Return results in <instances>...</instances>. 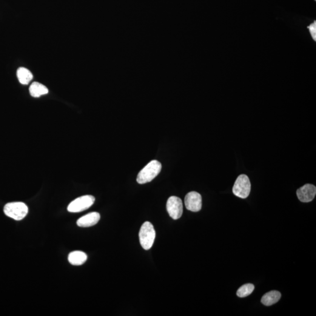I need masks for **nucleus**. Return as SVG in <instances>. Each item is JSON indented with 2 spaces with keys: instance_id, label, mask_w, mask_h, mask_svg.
Wrapping results in <instances>:
<instances>
[{
  "instance_id": "1",
  "label": "nucleus",
  "mask_w": 316,
  "mask_h": 316,
  "mask_svg": "<svg viewBox=\"0 0 316 316\" xmlns=\"http://www.w3.org/2000/svg\"><path fill=\"white\" fill-rule=\"evenodd\" d=\"M161 169L160 162L156 160L150 161L139 172L136 181L139 184L149 183L159 175Z\"/></svg>"
},
{
  "instance_id": "2",
  "label": "nucleus",
  "mask_w": 316,
  "mask_h": 316,
  "mask_svg": "<svg viewBox=\"0 0 316 316\" xmlns=\"http://www.w3.org/2000/svg\"><path fill=\"white\" fill-rule=\"evenodd\" d=\"M156 233L153 225L150 222H145L142 225L139 233V241L145 250L151 249L154 243Z\"/></svg>"
},
{
  "instance_id": "3",
  "label": "nucleus",
  "mask_w": 316,
  "mask_h": 316,
  "mask_svg": "<svg viewBox=\"0 0 316 316\" xmlns=\"http://www.w3.org/2000/svg\"><path fill=\"white\" fill-rule=\"evenodd\" d=\"M4 212L8 217L19 221L26 217L28 209L27 205L22 202H13L5 205Z\"/></svg>"
},
{
  "instance_id": "4",
  "label": "nucleus",
  "mask_w": 316,
  "mask_h": 316,
  "mask_svg": "<svg viewBox=\"0 0 316 316\" xmlns=\"http://www.w3.org/2000/svg\"><path fill=\"white\" fill-rule=\"evenodd\" d=\"M250 188L251 185L249 177L246 175H241L235 181L233 188V192L238 198L246 199L249 195Z\"/></svg>"
},
{
  "instance_id": "5",
  "label": "nucleus",
  "mask_w": 316,
  "mask_h": 316,
  "mask_svg": "<svg viewBox=\"0 0 316 316\" xmlns=\"http://www.w3.org/2000/svg\"><path fill=\"white\" fill-rule=\"evenodd\" d=\"M95 198L93 196H83L74 200L67 207V210L70 213L83 212L92 206L95 203Z\"/></svg>"
},
{
  "instance_id": "6",
  "label": "nucleus",
  "mask_w": 316,
  "mask_h": 316,
  "mask_svg": "<svg viewBox=\"0 0 316 316\" xmlns=\"http://www.w3.org/2000/svg\"><path fill=\"white\" fill-rule=\"evenodd\" d=\"M166 209L170 217L178 220L183 214V203L181 199L176 196H171L167 201Z\"/></svg>"
},
{
  "instance_id": "7",
  "label": "nucleus",
  "mask_w": 316,
  "mask_h": 316,
  "mask_svg": "<svg viewBox=\"0 0 316 316\" xmlns=\"http://www.w3.org/2000/svg\"><path fill=\"white\" fill-rule=\"evenodd\" d=\"M184 204L188 210L193 212H199L201 209V196L196 192L188 193L184 198Z\"/></svg>"
},
{
  "instance_id": "8",
  "label": "nucleus",
  "mask_w": 316,
  "mask_h": 316,
  "mask_svg": "<svg viewBox=\"0 0 316 316\" xmlns=\"http://www.w3.org/2000/svg\"><path fill=\"white\" fill-rule=\"evenodd\" d=\"M297 194L299 200L300 201L309 203L315 198L316 187L313 184H306L297 190Z\"/></svg>"
},
{
  "instance_id": "9",
  "label": "nucleus",
  "mask_w": 316,
  "mask_h": 316,
  "mask_svg": "<svg viewBox=\"0 0 316 316\" xmlns=\"http://www.w3.org/2000/svg\"><path fill=\"white\" fill-rule=\"evenodd\" d=\"M100 219V215L98 212H92L83 216L77 221V224L81 227H90L95 226Z\"/></svg>"
},
{
  "instance_id": "10",
  "label": "nucleus",
  "mask_w": 316,
  "mask_h": 316,
  "mask_svg": "<svg viewBox=\"0 0 316 316\" xmlns=\"http://www.w3.org/2000/svg\"><path fill=\"white\" fill-rule=\"evenodd\" d=\"M281 298V293L277 290L267 292L261 299V303L265 306H270L277 303Z\"/></svg>"
},
{
  "instance_id": "11",
  "label": "nucleus",
  "mask_w": 316,
  "mask_h": 316,
  "mask_svg": "<svg viewBox=\"0 0 316 316\" xmlns=\"http://www.w3.org/2000/svg\"><path fill=\"white\" fill-rule=\"evenodd\" d=\"M87 260V256L84 252L80 251V250H76L70 252L69 257H68V260L69 263L73 265V266H80L84 264Z\"/></svg>"
},
{
  "instance_id": "12",
  "label": "nucleus",
  "mask_w": 316,
  "mask_h": 316,
  "mask_svg": "<svg viewBox=\"0 0 316 316\" xmlns=\"http://www.w3.org/2000/svg\"><path fill=\"white\" fill-rule=\"evenodd\" d=\"M30 93L33 98H39L41 96L47 95L49 90L44 85L38 82H33L30 87Z\"/></svg>"
},
{
  "instance_id": "13",
  "label": "nucleus",
  "mask_w": 316,
  "mask_h": 316,
  "mask_svg": "<svg viewBox=\"0 0 316 316\" xmlns=\"http://www.w3.org/2000/svg\"><path fill=\"white\" fill-rule=\"evenodd\" d=\"M17 77L20 83L26 85L30 83V82L33 79L32 73L26 68L19 67L17 70Z\"/></svg>"
},
{
  "instance_id": "14",
  "label": "nucleus",
  "mask_w": 316,
  "mask_h": 316,
  "mask_svg": "<svg viewBox=\"0 0 316 316\" xmlns=\"http://www.w3.org/2000/svg\"><path fill=\"white\" fill-rule=\"evenodd\" d=\"M255 287L251 283L245 284L238 289L237 295L240 298H246L250 295L254 291Z\"/></svg>"
},
{
  "instance_id": "15",
  "label": "nucleus",
  "mask_w": 316,
  "mask_h": 316,
  "mask_svg": "<svg viewBox=\"0 0 316 316\" xmlns=\"http://www.w3.org/2000/svg\"><path fill=\"white\" fill-rule=\"evenodd\" d=\"M309 30V32L311 34L312 38L315 41H316V22L315 21L312 24H310L309 26L307 27Z\"/></svg>"
},
{
  "instance_id": "16",
  "label": "nucleus",
  "mask_w": 316,
  "mask_h": 316,
  "mask_svg": "<svg viewBox=\"0 0 316 316\" xmlns=\"http://www.w3.org/2000/svg\"><path fill=\"white\" fill-rule=\"evenodd\" d=\"M315 1H316V0H315Z\"/></svg>"
}]
</instances>
